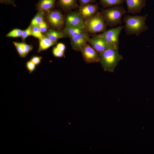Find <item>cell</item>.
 <instances>
[{"label":"cell","instance_id":"cell-1","mask_svg":"<svg viewBox=\"0 0 154 154\" xmlns=\"http://www.w3.org/2000/svg\"><path fill=\"white\" fill-rule=\"evenodd\" d=\"M147 14L144 16H132L125 14L123 20L125 23L124 30L127 35H135L137 36L148 29L145 22Z\"/></svg>","mask_w":154,"mask_h":154},{"label":"cell","instance_id":"cell-2","mask_svg":"<svg viewBox=\"0 0 154 154\" xmlns=\"http://www.w3.org/2000/svg\"><path fill=\"white\" fill-rule=\"evenodd\" d=\"M100 62L104 70L113 72L119 61L123 59L118 48L110 47L99 54Z\"/></svg>","mask_w":154,"mask_h":154},{"label":"cell","instance_id":"cell-3","mask_svg":"<svg viewBox=\"0 0 154 154\" xmlns=\"http://www.w3.org/2000/svg\"><path fill=\"white\" fill-rule=\"evenodd\" d=\"M126 13L123 5H116L102 10L101 14L106 25L113 27L122 23V18Z\"/></svg>","mask_w":154,"mask_h":154},{"label":"cell","instance_id":"cell-4","mask_svg":"<svg viewBox=\"0 0 154 154\" xmlns=\"http://www.w3.org/2000/svg\"><path fill=\"white\" fill-rule=\"evenodd\" d=\"M85 24V28L90 32H101L106 29V24L101 13L98 12L87 19Z\"/></svg>","mask_w":154,"mask_h":154},{"label":"cell","instance_id":"cell-5","mask_svg":"<svg viewBox=\"0 0 154 154\" xmlns=\"http://www.w3.org/2000/svg\"><path fill=\"white\" fill-rule=\"evenodd\" d=\"M124 26L121 25L105 31L102 33L96 36L103 38L111 46L118 48L119 37Z\"/></svg>","mask_w":154,"mask_h":154},{"label":"cell","instance_id":"cell-6","mask_svg":"<svg viewBox=\"0 0 154 154\" xmlns=\"http://www.w3.org/2000/svg\"><path fill=\"white\" fill-rule=\"evenodd\" d=\"M81 52L84 61L87 63L100 62L98 52L87 43L82 47Z\"/></svg>","mask_w":154,"mask_h":154},{"label":"cell","instance_id":"cell-7","mask_svg":"<svg viewBox=\"0 0 154 154\" xmlns=\"http://www.w3.org/2000/svg\"><path fill=\"white\" fill-rule=\"evenodd\" d=\"M70 38L72 48L75 50L81 52L82 47L88 42L90 38L87 33L84 31Z\"/></svg>","mask_w":154,"mask_h":154},{"label":"cell","instance_id":"cell-8","mask_svg":"<svg viewBox=\"0 0 154 154\" xmlns=\"http://www.w3.org/2000/svg\"><path fill=\"white\" fill-rule=\"evenodd\" d=\"M66 25L85 28V24L84 19L79 13L72 12L67 16L66 18Z\"/></svg>","mask_w":154,"mask_h":154},{"label":"cell","instance_id":"cell-9","mask_svg":"<svg viewBox=\"0 0 154 154\" xmlns=\"http://www.w3.org/2000/svg\"><path fill=\"white\" fill-rule=\"evenodd\" d=\"M128 13L132 15L139 13L146 5V0H125Z\"/></svg>","mask_w":154,"mask_h":154},{"label":"cell","instance_id":"cell-10","mask_svg":"<svg viewBox=\"0 0 154 154\" xmlns=\"http://www.w3.org/2000/svg\"><path fill=\"white\" fill-rule=\"evenodd\" d=\"M88 42L99 54L111 46L103 38L96 36L90 38Z\"/></svg>","mask_w":154,"mask_h":154},{"label":"cell","instance_id":"cell-11","mask_svg":"<svg viewBox=\"0 0 154 154\" xmlns=\"http://www.w3.org/2000/svg\"><path fill=\"white\" fill-rule=\"evenodd\" d=\"M48 19L51 25L56 28L60 27L64 23L62 14L59 11L56 10L49 12L48 15Z\"/></svg>","mask_w":154,"mask_h":154},{"label":"cell","instance_id":"cell-12","mask_svg":"<svg viewBox=\"0 0 154 154\" xmlns=\"http://www.w3.org/2000/svg\"><path fill=\"white\" fill-rule=\"evenodd\" d=\"M98 9L97 4H88L80 6L79 13L84 19H87L94 15Z\"/></svg>","mask_w":154,"mask_h":154},{"label":"cell","instance_id":"cell-13","mask_svg":"<svg viewBox=\"0 0 154 154\" xmlns=\"http://www.w3.org/2000/svg\"><path fill=\"white\" fill-rule=\"evenodd\" d=\"M56 0H39L36 7L38 10L49 11L54 7Z\"/></svg>","mask_w":154,"mask_h":154},{"label":"cell","instance_id":"cell-14","mask_svg":"<svg viewBox=\"0 0 154 154\" xmlns=\"http://www.w3.org/2000/svg\"><path fill=\"white\" fill-rule=\"evenodd\" d=\"M57 4L65 10H69L78 6L76 0H58Z\"/></svg>","mask_w":154,"mask_h":154},{"label":"cell","instance_id":"cell-15","mask_svg":"<svg viewBox=\"0 0 154 154\" xmlns=\"http://www.w3.org/2000/svg\"><path fill=\"white\" fill-rule=\"evenodd\" d=\"M84 31L80 28L66 25L63 30V33L70 38L75 36Z\"/></svg>","mask_w":154,"mask_h":154},{"label":"cell","instance_id":"cell-16","mask_svg":"<svg viewBox=\"0 0 154 154\" xmlns=\"http://www.w3.org/2000/svg\"><path fill=\"white\" fill-rule=\"evenodd\" d=\"M39 40L38 52L47 49L56 43L51 41L46 37H43Z\"/></svg>","mask_w":154,"mask_h":154},{"label":"cell","instance_id":"cell-17","mask_svg":"<svg viewBox=\"0 0 154 154\" xmlns=\"http://www.w3.org/2000/svg\"><path fill=\"white\" fill-rule=\"evenodd\" d=\"M65 34L62 32L52 30L48 31L46 33V37L52 42L56 43L59 38L64 37Z\"/></svg>","mask_w":154,"mask_h":154},{"label":"cell","instance_id":"cell-18","mask_svg":"<svg viewBox=\"0 0 154 154\" xmlns=\"http://www.w3.org/2000/svg\"><path fill=\"white\" fill-rule=\"evenodd\" d=\"M101 5L104 8H108L123 4L124 0H99Z\"/></svg>","mask_w":154,"mask_h":154},{"label":"cell","instance_id":"cell-19","mask_svg":"<svg viewBox=\"0 0 154 154\" xmlns=\"http://www.w3.org/2000/svg\"><path fill=\"white\" fill-rule=\"evenodd\" d=\"M44 15L43 11H39L31 21V27L38 26L44 21Z\"/></svg>","mask_w":154,"mask_h":154},{"label":"cell","instance_id":"cell-20","mask_svg":"<svg viewBox=\"0 0 154 154\" xmlns=\"http://www.w3.org/2000/svg\"><path fill=\"white\" fill-rule=\"evenodd\" d=\"M23 31L19 29H15L10 31L6 35V37H21Z\"/></svg>","mask_w":154,"mask_h":154},{"label":"cell","instance_id":"cell-21","mask_svg":"<svg viewBox=\"0 0 154 154\" xmlns=\"http://www.w3.org/2000/svg\"><path fill=\"white\" fill-rule=\"evenodd\" d=\"M13 43L15 47L20 56L22 58L25 57L26 56L23 50L22 42H14Z\"/></svg>","mask_w":154,"mask_h":154},{"label":"cell","instance_id":"cell-22","mask_svg":"<svg viewBox=\"0 0 154 154\" xmlns=\"http://www.w3.org/2000/svg\"><path fill=\"white\" fill-rule=\"evenodd\" d=\"M32 35L39 39L44 37L38 26L32 27Z\"/></svg>","mask_w":154,"mask_h":154},{"label":"cell","instance_id":"cell-23","mask_svg":"<svg viewBox=\"0 0 154 154\" xmlns=\"http://www.w3.org/2000/svg\"><path fill=\"white\" fill-rule=\"evenodd\" d=\"M31 27V26H30L25 30L23 31V33L21 37L23 40L24 41L28 36L32 35Z\"/></svg>","mask_w":154,"mask_h":154},{"label":"cell","instance_id":"cell-24","mask_svg":"<svg viewBox=\"0 0 154 154\" xmlns=\"http://www.w3.org/2000/svg\"><path fill=\"white\" fill-rule=\"evenodd\" d=\"M52 53L56 57H61L64 56V52L58 49L56 47L53 48Z\"/></svg>","mask_w":154,"mask_h":154},{"label":"cell","instance_id":"cell-25","mask_svg":"<svg viewBox=\"0 0 154 154\" xmlns=\"http://www.w3.org/2000/svg\"><path fill=\"white\" fill-rule=\"evenodd\" d=\"M23 50L26 56L33 49V47L31 45L28 44L24 42H22Z\"/></svg>","mask_w":154,"mask_h":154},{"label":"cell","instance_id":"cell-26","mask_svg":"<svg viewBox=\"0 0 154 154\" xmlns=\"http://www.w3.org/2000/svg\"><path fill=\"white\" fill-rule=\"evenodd\" d=\"M36 65L31 61L27 62L26 66L29 73H31L35 70Z\"/></svg>","mask_w":154,"mask_h":154},{"label":"cell","instance_id":"cell-27","mask_svg":"<svg viewBox=\"0 0 154 154\" xmlns=\"http://www.w3.org/2000/svg\"><path fill=\"white\" fill-rule=\"evenodd\" d=\"M39 28L42 33H44L48 29V26L45 22L43 21L38 26Z\"/></svg>","mask_w":154,"mask_h":154},{"label":"cell","instance_id":"cell-28","mask_svg":"<svg viewBox=\"0 0 154 154\" xmlns=\"http://www.w3.org/2000/svg\"><path fill=\"white\" fill-rule=\"evenodd\" d=\"M42 59V57L41 56H35L32 57L30 61L36 66L40 63Z\"/></svg>","mask_w":154,"mask_h":154},{"label":"cell","instance_id":"cell-29","mask_svg":"<svg viewBox=\"0 0 154 154\" xmlns=\"http://www.w3.org/2000/svg\"><path fill=\"white\" fill-rule=\"evenodd\" d=\"M80 6L91 4L95 2L96 0H78Z\"/></svg>","mask_w":154,"mask_h":154},{"label":"cell","instance_id":"cell-30","mask_svg":"<svg viewBox=\"0 0 154 154\" xmlns=\"http://www.w3.org/2000/svg\"><path fill=\"white\" fill-rule=\"evenodd\" d=\"M0 2L1 3L11 5L14 6H16L14 3V0H0Z\"/></svg>","mask_w":154,"mask_h":154},{"label":"cell","instance_id":"cell-31","mask_svg":"<svg viewBox=\"0 0 154 154\" xmlns=\"http://www.w3.org/2000/svg\"><path fill=\"white\" fill-rule=\"evenodd\" d=\"M56 47L59 50L64 52L66 47L65 45L63 44L59 43L56 45Z\"/></svg>","mask_w":154,"mask_h":154}]
</instances>
